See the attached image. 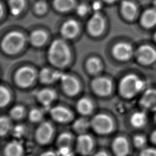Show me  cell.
Returning <instances> with one entry per match:
<instances>
[{
  "instance_id": "cell-21",
  "label": "cell",
  "mask_w": 156,
  "mask_h": 156,
  "mask_svg": "<svg viewBox=\"0 0 156 156\" xmlns=\"http://www.w3.org/2000/svg\"><path fill=\"white\" fill-rule=\"evenodd\" d=\"M76 107L77 112L82 116L90 115L94 109V105L92 101L86 97L80 98L76 103Z\"/></svg>"
},
{
  "instance_id": "cell-27",
  "label": "cell",
  "mask_w": 156,
  "mask_h": 156,
  "mask_svg": "<svg viewBox=\"0 0 156 156\" xmlns=\"http://www.w3.org/2000/svg\"><path fill=\"white\" fill-rule=\"evenodd\" d=\"M73 136L70 132H63L61 133L57 137L56 144L57 147L62 146H70L73 143Z\"/></svg>"
},
{
  "instance_id": "cell-24",
  "label": "cell",
  "mask_w": 156,
  "mask_h": 156,
  "mask_svg": "<svg viewBox=\"0 0 156 156\" xmlns=\"http://www.w3.org/2000/svg\"><path fill=\"white\" fill-rule=\"evenodd\" d=\"M122 15L129 20H132L136 15L137 8L136 5L129 1H123L121 4Z\"/></svg>"
},
{
  "instance_id": "cell-9",
  "label": "cell",
  "mask_w": 156,
  "mask_h": 156,
  "mask_svg": "<svg viewBox=\"0 0 156 156\" xmlns=\"http://www.w3.org/2000/svg\"><path fill=\"white\" fill-rule=\"evenodd\" d=\"M112 81L105 77H96L91 82L93 92L101 97L108 96L112 91Z\"/></svg>"
},
{
  "instance_id": "cell-11",
  "label": "cell",
  "mask_w": 156,
  "mask_h": 156,
  "mask_svg": "<svg viewBox=\"0 0 156 156\" xmlns=\"http://www.w3.org/2000/svg\"><path fill=\"white\" fill-rule=\"evenodd\" d=\"M51 118L58 123H67L73 118L72 112L67 107L62 105H57L49 110Z\"/></svg>"
},
{
  "instance_id": "cell-13",
  "label": "cell",
  "mask_w": 156,
  "mask_h": 156,
  "mask_svg": "<svg viewBox=\"0 0 156 156\" xmlns=\"http://www.w3.org/2000/svg\"><path fill=\"white\" fill-rule=\"evenodd\" d=\"M136 57L140 63L149 65L156 60V51L152 46L143 45L136 51Z\"/></svg>"
},
{
  "instance_id": "cell-1",
  "label": "cell",
  "mask_w": 156,
  "mask_h": 156,
  "mask_svg": "<svg viewBox=\"0 0 156 156\" xmlns=\"http://www.w3.org/2000/svg\"><path fill=\"white\" fill-rule=\"evenodd\" d=\"M48 59L54 66L64 67L69 62L71 52L66 43L61 39L52 42L48 49Z\"/></svg>"
},
{
  "instance_id": "cell-26",
  "label": "cell",
  "mask_w": 156,
  "mask_h": 156,
  "mask_svg": "<svg viewBox=\"0 0 156 156\" xmlns=\"http://www.w3.org/2000/svg\"><path fill=\"white\" fill-rule=\"evenodd\" d=\"M132 142L133 147L140 151L147 147L148 146L147 143L149 141V138L146 136V135L142 133H138L133 136Z\"/></svg>"
},
{
  "instance_id": "cell-25",
  "label": "cell",
  "mask_w": 156,
  "mask_h": 156,
  "mask_svg": "<svg viewBox=\"0 0 156 156\" xmlns=\"http://www.w3.org/2000/svg\"><path fill=\"white\" fill-rule=\"evenodd\" d=\"M30 41L35 46H42L48 39L46 32L42 30H36L32 32L30 35Z\"/></svg>"
},
{
  "instance_id": "cell-2",
  "label": "cell",
  "mask_w": 156,
  "mask_h": 156,
  "mask_svg": "<svg viewBox=\"0 0 156 156\" xmlns=\"http://www.w3.org/2000/svg\"><path fill=\"white\" fill-rule=\"evenodd\" d=\"M145 87V82L135 74L124 76L119 82L118 90L120 95L125 99H132L141 92Z\"/></svg>"
},
{
  "instance_id": "cell-47",
  "label": "cell",
  "mask_w": 156,
  "mask_h": 156,
  "mask_svg": "<svg viewBox=\"0 0 156 156\" xmlns=\"http://www.w3.org/2000/svg\"><path fill=\"white\" fill-rule=\"evenodd\" d=\"M154 39H155V40L156 41V32L155 33V35H154Z\"/></svg>"
},
{
  "instance_id": "cell-44",
  "label": "cell",
  "mask_w": 156,
  "mask_h": 156,
  "mask_svg": "<svg viewBox=\"0 0 156 156\" xmlns=\"http://www.w3.org/2000/svg\"><path fill=\"white\" fill-rule=\"evenodd\" d=\"M153 119H154V122L156 123V112H155V113H154Z\"/></svg>"
},
{
  "instance_id": "cell-34",
  "label": "cell",
  "mask_w": 156,
  "mask_h": 156,
  "mask_svg": "<svg viewBox=\"0 0 156 156\" xmlns=\"http://www.w3.org/2000/svg\"><path fill=\"white\" fill-rule=\"evenodd\" d=\"M43 118V112L42 110L34 108L29 111L28 118L31 122L37 123L41 122Z\"/></svg>"
},
{
  "instance_id": "cell-17",
  "label": "cell",
  "mask_w": 156,
  "mask_h": 156,
  "mask_svg": "<svg viewBox=\"0 0 156 156\" xmlns=\"http://www.w3.org/2000/svg\"><path fill=\"white\" fill-rule=\"evenodd\" d=\"M57 94L54 90L50 88H43L37 94L38 101L45 108H49L56 99Z\"/></svg>"
},
{
  "instance_id": "cell-41",
  "label": "cell",
  "mask_w": 156,
  "mask_h": 156,
  "mask_svg": "<svg viewBox=\"0 0 156 156\" xmlns=\"http://www.w3.org/2000/svg\"><path fill=\"white\" fill-rule=\"evenodd\" d=\"M102 4L99 1H95L92 4V9L94 12H99V10L101 9Z\"/></svg>"
},
{
  "instance_id": "cell-14",
  "label": "cell",
  "mask_w": 156,
  "mask_h": 156,
  "mask_svg": "<svg viewBox=\"0 0 156 156\" xmlns=\"http://www.w3.org/2000/svg\"><path fill=\"white\" fill-rule=\"evenodd\" d=\"M105 21L99 12H94L89 20L87 27L89 33L93 36L99 35L104 30Z\"/></svg>"
},
{
  "instance_id": "cell-31",
  "label": "cell",
  "mask_w": 156,
  "mask_h": 156,
  "mask_svg": "<svg viewBox=\"0 0 156 156\" xmlns=\"http://www.w3.org/2000/svg\"><path fill=\"white\" fill-rule=\"evenodd\" d=\"M87 68L88 71L91 74L99 73L102 68V64L99 59L96 57L90 58L87 62Z\"/></svg>"
},
{
  "instance_id": "cell-28",
  "label": "cell",
  "mask_w": 156,
  "mask_h": 156,
  "mask_svg": "<svg viewBox=\"0 0 156 156\" xmlns=\"http://www.w3.org/2000/svg\"><path fill=\"white\" fill-rule=\"evenodd\" d=\"M12 121L10 116L2 115L0 118V135L1 136H5L12 130Z\"/></svg>"
},
{
  "instance_id": "cell-20",
  "label": "cell",
  "mask_w": 156,
  "mask_h": 156,
  "mask_svg": "<svg viewBox=\"0 0 156 156\" xmlns=\"http://www.w3.org/2000/svg\"><path fill=\"white\" fill-rule=\"evenodd\" d=\"M63 73L54 71L49 68H43L40 73V79L43 83L49 84L57 80H60Z\"/></svg>"
},
{
  "instance_id": "cell-7",
  "label": "cell",
  "mask_w": 156,
  "mask_h": 156,
  "mask_svg": "<svg viewBox=\"0 0 156 156\" xmlns=\"http://www.w3.org/2000/svg\"><path fill=\"white\" fill-rule=\"evenodd\" d=\"M94 140L90 135L86 133L79 135L76 141V151L81 155H90L94 149Z\"/></svg>"
},
{
  "instance_id": "cell-22",
  "label": "cell",
  "mask_w": 156,
  "mask_h": 156,
  "mask_svg": "<svg viewBox=\"0 0 156 156\" xmlns=\"http://www.w3.org/2000/svg\"><path fill=\"white\" fill-rule=\"evenodd\" d=\"M72 127L73 130L79 135L86 133L87 130L91 128L90 121L84 117H80L74 121Z\"/></svg>"
},
{
  "instance_id": "cell-12",
  "label": "cell",
  "mask_w": 156,
  "mask_h": 156,
  "mask_svg": "<svg viewBox=\"0 0 156 156\" xmlns=\"http://www.w3.org/2000/svg\"><path fill=\"white\" fill-rule=\"evenodd\" d=\"M60 81L62 90L66 95L74 96L79 92V82L74 76L63 74Z\"/></svg>"
},
{
  "instance_id": "cell-40",
  "label": "cell",
  "mask_w": 156,
  "mask_h": 156,
  "mask_svg": "<svg viewBox=\"0 0 156 156\" xmlns=\"http://www.w3.org/2000/svg\"><path fill=\"white\" fill-rule=\"evenodd\" d=\"M149 143L154 146H156V129H154L151 133L149 134Z\"/></svg>"
},
{
  "instance_id": "cell-33",
  "label": "cell",
  "mask_w": 156,
  "mask_h": 156,
  "mask_svg": "<svg viewBox=\"0 0 156 156\" xmlns=\"http://www.w3.org/2000/svg\"><path fill=\"white\" fill-rule=\"evenodd\" d=\"M11 99L10 93L9 90L4 87L1 86L0 88V107L4 108L6 107L10 102Z\"/></svg>"
},
{
  "instance_id": "cell-39",
  "label": "cell",
  "mask_w": 156,
  "mask_h": 156,
  "mask_svg": "<svg viewBox=\"0 0 156 156\" xmlns=\"http://www.w3.org/2000/svg\"><path fill=\"white\" fill-rule=\"evenodd\" d=\"M76 13L79 16H84L88 11V7L84 4H80L78 5L76 8Z\"/></svg>"
},
{
  "instance_id": "cell-38",
  "label": "cell",
  "mask_w": 156,
  "mask_h": 156,
  "mask_svg": "<svg viewBox=\"0 0 156 156\" xmlns=\"http://www.w3.org/2000/svg\"><path fill=\"white\" fill-rule=\"evenodd\" d=\"M47 10V4L43 1H37L34 5V10L38 14H43Z\"/></svg>"
},
{
  "instance_id": "cell-23",
  "label": "cell",
  "mask_w": 156,
  "mask_h": 156,
  "mask_svg": "<svg viewBox=\"0 0 156 156\" xmlns=\"http://www.w3.org/2000/svg\"><path fill=\"white\" fill-rule=\"evenodd\" d=\"M141 23L146 28L154 26L156 24V10L154 9L146 10L141 18Z\"/></svg>"
},
{
  "instance_id": "cell-46",
  "label": "cell",
  "mask_w": 156,
  "mask_h": 156,
  "mask_svg": "<svg viewBox=\"0 0 156 156\" xmlns=\"http://www.w3.org/2000/svg\"><path fill=\"white\" fill-rule=\"evenodd\" d=\"M154 5H155V7H156V0H154Z\"/></svg>"
},
{
  "instance_id": "cell-5",
  "label": "cell",
  "mask_w": 156,
  "mask_h": 156,
  "mask_svg": "<svg viewBox=\"0 0 156 156\" xmlns=\"http://www.w3.org/2000/svg\"><path fill=\"white\" fill-rule=\"evenodd\" d=\"M54 133V129L52 124L50 122H41L35 130V140L41 145L47 144L51 141Z\"/></svg>"
},
{
  "instance_id": "cell-43",
  "label": "cell",
  "mask_w": 156,
  "mask_h": 156,
  "mask_svg": "<svg viewBox=\"0 0 156 156\" xmlns=\"http://www.w3.org/2000/svg\"><path fill=\"white\" fill-rule=\"evenodd\" d=\"M93 156H110L109 154L104 151H99L93 155Z\"/></svg>"
},
{
  "instance_id": "cell-4",
  "label": "cell",
  "mask_w": 156,
  "mask_h": 156,
  "mask_svg": "<svg viewBox=\"0 0 156 156\" xmlns=\"http://www.w3.org/2000/svg\"><path fill=\"white\" fill-rule=\"evenodd\" d=\"M25 42L24 35L17 31L7 34L2 39L1 47L2 50L9 54H13L20 51Z\"/></svg>"
},
{
  "instance_id": "cell-19",
  "label": "cell",
  "mask_w": 156,
  "mask_h": 156,
  "mask_svg": "<svg viewBox=\"0 0 156 156\" xmlns=\"http://www.w3.org/2000/svg\"><path fill=\"white\" fill-rule=\"evenodd\" d=\"M24 146L19 140L9 142L4 149V156H22L24 153Z\"/></svg>"
},
{
  "instance_id": "cell-18",
  "label": "cell",
  "mask_w": 156,
  "mask_h": 156,
  "mask_svg": "<svg viewBox=\"0 0 156 156\" xmlns=\"http://www.w3.org/2000/svg\"><path fill=\"white\" fill-rule=\"evenodd\" d=\"M79 27L77 22L74 20H69L65 21L60 28L62 35L68 39L74 38L79 32Z\"/></svg>"
},
{
  "instance_id": "cell-37",
  "label": "cell",
  "mask_w": 156,
  "mask_h": 156,
  "mask_svg": "<svg viewBox=\"0 0 156 156\" xmlns=\"http://www.w3.org/2000/svg\"><path fill=\"white\" fill-rule=\"evenodd\" d=\"M138 156H156V146H147L140 151Z\"/></svg>"
},
{
  "instance_id": "cell-16",
  "label": "cell",
  "mask_w": 156,
  "mask_h": 156,
  "mask_svg": "<svg viewBox=\"0 0 156 156\" xmlns=\"http://www.w3.org/2000/svg\"><path fill=\"white\" fill-rule=\"evenodd\" d=\"M149 121L147 112L141 109L135 111L130 115L129 122L131 126L135 129H141L146 126Z\"/></svg>"
},
{
  "instance_id": "cell-36",
  "label": "cell",
  "mask_w": 156,
  "mask_h": 156,
  "mask_svg": "<svg viewBox=\"0 0 156 156\" xmlns=\"http://www.w3.org/2000/svg\"><path fill=\"white\" fill-rule=\"evenodd\" d=\"M57 156H74L73 151L70 146H62L57 147L56 151Z\"/></svg>"
},
{
  "instance_id": "cell-8",
  "label": "cell",
  "mask_w": 156,
  "mask_h": 156,
  "mask_svg": "<svg viewBox=\"0 0 156 156\" xmlns=\"http://www.w3.org/2000/svg\"><path fill=\"white\" fill-rule=\"evenodd\" d=\"M141 109L152 113L156 112V89L148 88L142 94L139 100Z\"/></svg>"
},
{
  "instance_id": "cell-3",
  "label": "cell",
  "mask_w": 156,
  "mask_h": 156,
  "mask_svg": "<svg viewBox=\"0 0 156 156\" xmlns=\"http://www.w3.org/2000/svg\"><path fill=\"white\" fill-rule=\"evenodd\" d=\"M90 126L93 130L100 135L111 133L115 127L112 117L105 113H98L94 115L90 120Z\"/></svg>"
},
{
  "instance_id": "cell-32",
  "label": "cell",
  "mask_w": 156,
  "mask_h": 156,
  "mask_svg": "<svg viewBox=\"0 0 156 156\" xmlns=\"http://www.w3.org/2000/svg\"><path fill=\"white\" fill-rule=\"evenodd\" d=\"M25 114V108L23 106L16 105L11 108L9 111V116L13 120H20L22 119Z\"/></svg>"
},
{
  "instance_id": "cell-35",
  "label": "cell",
  "mask_w": 156,
  "mask_h": 156,
  "mask_svg": "<svg viewBox=\"0 0 156 156\" xmlns=\"http://www.w3.org/2000/svg\"><path fill=\"white\" fill-rule=\"evenodd\" d=\"M11 131L12 135L18 140L24 136L26 132V129L24 125L18 124L13 127Z\"/></svg>"
},
{
  "instance_id": "cell-42",
  "label": "cell",
  "mask_w": 156,
  "mask_h": 156,
  "mask_svg": "<svg viewBox=\"0 0 156 156\" xmlns=\"http://www.w3.org/2000/svg\"><path fill=\"white\" fill-rule=\"evenodd\" d=\"M40 156H57L56 151L49 150L43 152L40 154Z\"/></svg>"
},
{
  "instance_id": "cell-6",
  "label": "cell",
  "mask_w": 156,
  "mask_h": 156,
  "mask_svg": "<svg viewBox=\"0 0 156 156\" xmlns=\"http://www.w3.org/2000/svg\"><path fill=\"white\" fill-rule=\"evenodd\" d=\"M36 77L35 70L29 66L20 68L16 73L15 80L16 83L20 87L26 88L30 86Z\"/></svg>"
},
{
  "instance_id": "cell-15",
  "label": "cell",
  "mask_w": 156,
  "mask_h": 156,
  "mask_svg": "<svg viewBox=\"0 0 156 156\" xmlns=\"http://www.w3.org/2000/svg\"><path fill=\"white\" fill-rule=\"evenodd\" d=\"M133 49L132 46L126 42H119L116 43L113 48L112 54L118 60L126 61L129 60L132 55Z\"/></svg>"
},
{
  "instance_id": "cell-30",
  "label": "cell",
  "mask_w": 156,
  "mask_h": 156,
  "mask_svg": "<svg viewBox=\"0 0 156 156\" xmlns=\"http://www.w3.org/2000/svg\"><path fill=\"white\" fill-rule=\"evenodd\" d=\"M11 13L13 16L19 15L24 7V0H9Z\"/></svg>"
},
{
  "instance_id": "cell-10",
  "label": "cell",
  "mask_w": 156,
  "mask_h": 156,
  "mask_svg": "<svg viewBox=\"0 0 156 156\" xmlns=\"http://www.w3.org/2000/svg\"><path fill=\"white\" fill-rule=\"evenodd\" d=\"M111 146L115 156H128L130 151V143L128 139L123 135L115 137Z\"/></svg>"
},
{
  "instance_id": "cell-45",
  "label": "cell",
  "mask_w": 156,
  "mask_h": 156,
  "mask_svg": "<svg viewBox=\"0 0 156 156\" xmlns=\"http://www.w3.org/2000/svg\"><path fill=\"white\" fill-rule=\"evenodd\" d=\"M104 1L108 3H112V2H115L116 0H104Z\"/></svg>"
},
{
  "instance_id": "cell-29",
  "label": "cell",
  "mask_w": 156,
  "mask_h": 156,
  "mask_svg": "<svg viewBox=\"0 0 156 156\" xmlns=\"http://www.w3.org/2000/svg\"><path fill=\"white\" fill-rule=\"evenodd\" d=\"M74 0H54V5L56 10L61 12L70 10L74 6Z\"/></svg>"
}]
</instances>
